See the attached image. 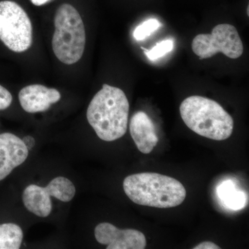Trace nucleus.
I'll list each match as a JSON object with an SVG mask.
<instances>
[{
	"instance_id": "f257e3e1",
	"label": "nucleus",
	"mask_w": 249,
	"mask_h": 249,
	"mask_svg": "<svg viewBox=\"0 0 249 249\" xmlns=\"http://www.w3.org/2000/svg\"><path fill=\"white\" fill-rule=\"evenodd\" d=\"M129 110V101L124 91L104 84L90 102L87 119L101 140L114 142L127 132Z\"/></svg>"
},
{
	"instance_id": "f03ea898",
	"label": "nucleus",
	"mask_w": 249,
	"mask_h": 249,
	"mask_svg": "<svg viewBox=\"0 0 249 249\" xmlns=\"http://www.w3.org/2000/svg\"><path fill=\"white\" fill-rule=\"evenodd\" d=\"M124 189L135 204L159 209L179 206L186 196V189L180 181L155 173L129 175L124 179Z\"/></svg>"
},
{
	"instance_id": "7ed1b4c3",
	"label": "nucleus",
	"mask_w": 249,
	"mask_h": 249,
	"mask_svg": "<svg viewBox=\"0 0 249 249\" xmlns=\"http://www.w3.org/2000/svg\"><path fill=\"white\" fill-rule=\"evenodd\" d=\"M180 114L193 132L214 141H224L231 136L234 121L219 103L199 96L188 97L181 103Z\"/></svg>"
},
{
	"instance_id": "20e7f679",
	"label": "nucleus",
	"mask_w": 249,
	"mask_h": 249,
	"mask_svg": "<svg viewBox=\"0 0 249 249\" xmlns=\"http://www.w3.org/2000/svg\"><path fill=\"white\" fill-rule=\"evenodd\" d=\"M54 25V54L65 65L76 63L83 57L86 44L84 23L79 13L71 4H62L55 13Z\"/></svg>"
},
{
	"instance_id": "39448f33",
	"label": "nucleus",
	"mask_w": 249,
	"mask_h": 249,
	"mask_svg": "<svg viewBox=\"0 0 249 249\" xmlns=\"http://www.w3.org/2000/svg\"><path fill=\"white\" fill-rule=\"evenodd\" d=\"M0 40L16 53L26 52L32 45L30 18L15 1H0Z\"/></svg>"
},
{
	"instance_id": "423d86ee",
	"label": "nucleus",
	"mask_w": 249,
	"mask_h": 249,
	"mask_svg": "<svg viewBox=\"0 0 249 249\" xmlns=\"http://www.w3.org/2000/svg\"><path fill=\"white\" fill-rule=\"evenodd\" d=\"M192 49L200 60L222 53L229 58H240L244 52L243 43L237 29L229 24H218L210 34H199L192 42Z\"/></svg>"
},
{
	"instance_id": "0eeeda50",
	"label": "nucleus",
	"mask_w": 249,
	"mask_h": 249,
	"mask_svg": "<svg viewBox=\"0 0 249 249\" xmlns=\"http://www.w3.org/2000/svg\"><path fill=\"white\" fill-rule=\"evenodd\" d=\"M76 188L67 178L58 177L49 182L47 186L31 184L23 191L22 201L26 209L37 217H48L52 211L51 196L62 202H69L74 197Z\"/></svg>"
},
{
	"instance_id": "6e6552de",
	"label": "nucleus",
	"mask_w": 249,
	"mask_h": 249,
	"mask_svg": "<svg viewBox=\"0 0 249 249\" xmlns=\"http://www.w3.org/2000/svg\"><path fill=\"white\" fill-rule=\"evenodd\" d=\"M95 238L98 243L107 245V249H144L145 236L135 229H119L113 224L104 222L95 228Z\"/></svg>"
},
{
	"instance_id": "1a4fd4ad",
	"label": "nucleus",
	"mask_w": 249,
	"mask_h": 249,
	"mask_svg": "<svg viewBox=\"0 0 249 249\" xmlns=\"http://www.w3.org/2000/svg\"><path fill=\"white\" fill-rule=\"evenodd\" d=\"M29 155V149L22 139L11 133L0 134V181L22 164Z\"/></svg>"
},
{
	"instance_id": "9d476101",
	"label": "nucleus",
	"mask_w": 249,
	"mask_h": 249,
	"mask_svg": "<svg viewBox=\"0 0 249 249\" xmlns=\"http://www.w3.org/2000/svg\"><path fill=\"white\" fill-rule=\"evenodd\" d=\"M19 101L24 111L31 114L42 112L60 101L61 95L58 90L42 85H28L19 93Z\"/></svg>"
},
{
	"instance_id": "9b49d317",
	"label": "nucleus",
	"mask_w": 249,
	"mask_h": 249,
	"mask_svg": "<svg viewBox=\"0 0 249 249\" xmlns=\"http://www.w3.org/2000/svg\"><path fill=\"white\" fill-rule=\"evenodd\" d=\"M129 132L137 148L142 154H150L159 142L153 121L146 113H134L129 124Z\"/></svg>"
},
{
	"instance_id": "f8f14e48",
	"label": "nucleus",
	"mask_w": 249,
	"mask_h": 249,
	"mask_svg": "<svg viewBox=\"0 0 249 249\" xmlns=\"http://www.w3.org/2000/svg\"><path fill=\"white\" fill-rule=\"evenodd\" d=\"M20 227L13 223L0 225V249H18L23 240Z\"/></svg>"
},
{
	"instance_id": "ddd939ff",
	"label": "nucleus",
	"mask_w": 249,
	"mask_h": 249,
	"mask_svg": "<svg viewBox=\"0 0 249 249\" xmlns=\"http://www.w3.org/2000/svg\"><path fill=\"white\" fill-rule=\"evenodd\" d=\"M218 194L231 209H240L245 206V194L242 192L236 191L235 186L231 181L223 183L218 188Z\"/></svg>"
},
{
	"instance_id": "4468645a",
	"label": "nucleus",
	"mask_w": 249,
	"mask_h": 249,
	"mask_svg": "<svg viewBox=\"0 0 249 249\" xmlns=\"http://www.w3.org/2000/svg\"><path fill=\"white\" fill-rule=\"evenodd\" d=\"M174 49V42L173 40L167 39V40L161 41L159 42L155 47H152L150 50H145L144 53L149 60L152 61L158 60L162 57L164 56L165 54L172 52Z\"/></svg>"
},
{
	"instance_id": "2eb2a0df",
	"label": "nucleus",
	"mask_w": 249,
	"mask_h": 249,
	"mask_svg": "<svg viewBox=\"0 0 249 249\" xmlns=\"http://www.w3.org/2000/svg\"><path fill=\"white\" fill-rule=\"evenodd\" d=\"M161 26L158 19H150L140 24L134 31V37L137 41L145 40Z\"/></svg>"
},
{
	"instance_id": "dca6fc26",
	"label": "nucleus",
	"mask_w": 249,
	"mask_h": 249,
	"mask_svg": "<svg viewBox=\"0 0 249 249\" xmlns=\"http://www.w3.org/2000/svg\"><path fill=\"white\" fill-rule=\"evenodd\" d=\"M13 96L9 90L0 85V110L7 109L12 103Z\"/></svg>"
},
{
	"instance_id": "f3484780",
	"label": "nucleus",
	"mask_w": 249,
	"mask_h": 249,
	"mask_svg": "<svg viewBox=\"0 0 249 249\" xmlns=\"http://www.w3.org/2000/svg\"><path fill=\"white\" fill-rule=\"evenodd\" d=\"M220 247L212 242H204L195 247L193 249H220Z\"/></svg>"
},
{
	"instance_id": "a211bd4d",
	"label": "nucleus",
	"mask_w": 249,
	"mask_h": 249,
	"mask_svg": "<svg viewBox=\"0 0 249 249\" xmlns=\"http://www.w3.org/2000/svg\"><path fill=\"white\" fill-rule=\"evenodd\" d=\"M49 1H51V0H31L33 4L37 6L45 4L46 3L49 2Z\"/></svg>"
}]
</instances>
